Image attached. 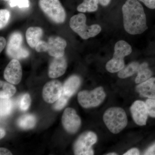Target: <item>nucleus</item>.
<instances>
[{
  "instance_id": "f257e3e1",
  "label": "nucleus",
  "mask_w": 155,
  "mask_h": 155,
  "mask_svg": "<svg viewBox=\"0 0 155 155\" xmlns=\"http://www.w3.org/2000/svg\"><path fill=\"white\" fill-rule=\"evenodd\" d=\"M125 30L131 35L141 34L147 29L144 9L138 0H126L122 7Z\"/></svg>"
},
{
  "instance_id": "f03ea898",
  "label": "nucleus",
  "mask_w": 155,
  "mask_h": 155,
  "mask_svg": "<svg viewBox=\"0 0 155 155\" xmlns=\"http://www.w3.org/2000/svg\"><path fill=\"white\" fill-rule=\"evenodd\" d=\"M103 120L108 129L114 134L120 133L127 124V116L125 110L118 107L107 109L104 114Z\"/></svg>"
},
{
  "instance_id": "7ed1b4c3",
  "label": "nucleus",
  "mask_w": 155,
  "mask_h": 155,
  "mask_svg": "<svg viewBox=\"0 0 155 155\" xmlns=\"http://www.w3.org/2000/svg\"><path fill=\"white\" fill-rule=\"evenodd\" d=\"M131 46L127 42L120 40L116 43L114 47L113 57L106 65L108 72L114 73L119 72L125 66L124 58L132 52Z\"/></svg>"
},
{
  "instance_id": "20e7f679",
  "label": "nucleus",
  "mask_w": 155,
  "mask_h": 155,
  "mask_svg": "<svg viewBox=\"0 0 155 155\" xmlns=\"http://www.w3.org/2000/svg\"><path fill=\"white\" fill-rule=\"evenodd\" d=\"M86 22V16L80 13L71 17L69 26L74 32L85 40L97 36L101 31L102 28L99 25L94 24L88 26Z\"/></svg>"
},
{
  "instance_id": "39448f33",
  "label": "nucleus",
  "mask_w": 155,
  "mask_h": 155,
  "mask_svg": "<svg viewBox=\"0 0 155 155\" xmlns=\"http://www.w3.org/2000/svg\"><path fill=\"white\" fill-rule=\"evenodd\" d=\"M39 6L44 14L56 23H62L66 18V11L59 0H39Z\"/></svg>"
},
{
  "instance_id": "423d86ee",
  "label": "nucleus",
  "mask_w": 155,
  "mask_h": 155,
  "mask_svg": "<svg viewBox=\"0 0 155 155\" xmlns=\"http://www.w3.org/2000/svg\"><path fill=\"white\" fill-rule=\"evenodd\" d=\"M106 94L102 87H97L91 91H83L78 95V100L84 108L94 107L101 105L104 101Z\"/></svg>"
},
{
  "instance_id": "0eeeda50",
  "label": "nucleus",
  "mask_w": 155,
  "mask_h": 155,
  "mask_svg": "<svg viewBox=\"0 0 155 155\" xmlns=\"http://www.w3.org/2000/svg\"><path fill=\"white\" fill-rule=\"evenodd\" d=\"M23 38L19 32H15L10 36L7 45L6 52L10 58L15 59H21L28 57L29 53L28 50L22 46Z\"/></svg>"
},
{
  "instance_id": "6e6552de",
  "label": "nucleus",
  "mask_w": 155,
  "mask_h": 155,
  "mask_svg": "<svg viewBox=\"0 0 155 155\" xmlns=\"http://www.w3.org/2000/svg\"><path fill=\"white\" fill-rule=\"evenodd\" d=\"M97 137L94 132L87 131L81 134L74 145V152L76 155L94 154L92 147L97 142Z\"/></svg>"
},
{
  "instance_id": "1a4fd4ad",
  "label": "nucleus",
  "mask_w": 155,
  "mask_h": 155,
  "mask_svg": "<svg viewBox=\"0 0 155 155\" xmlns=\"http://www.w3.org/2000/svg\"><path fill=\"white\" fill-rule=\"evenodd\" d=\"M62 122L65 130L69 133H76L81 125V120L76 111L72 108H67L64 110Z\"/></svg>"
},
{
  "instance_id": "9d476101",
  "label": "nucleus",
  "mask_w": 155,
  "mask_h": 155,
  "mask_svg": "<svg viewBox=\"0 0 155 155\" xmlns=\"http://www.w3.org/2000/svg\"><path fill=\"white\" fill-rule=\"evenodd\" d=\"M63 86L58 80L49 81L43 89L42 97L47 103L52 104L56 102L63 93Z\"/></svg>"
},
{
  "instance_id": "9b49d317",
  "label": "nucleus",
  "mask_w": 155,
  "mask_h": 155,
  "mask_svg": "<svg viewBox=\"0 0 155 155\" xmlns=\"http://www.w3.org/2000/svg\"><path fill=\"white\" fill-rule=\"evenodd\" d=\"M22 77V69L19 61L13 59L9 63L4 71V78L9 83L18 84Z\"/></svg>"
},
{
  "instance_id": "f8f14e48",
  "label": "nucleus",
  "mask_w": 155,
  "mask_h": 155,
  "mask_svg": "<svg viewBox=\"0 0 155 155\" xmlns=\"http://www.w3.org/2000/svg\"><path fill=\"white\" fill-rule=\"evenodd\" d=\"M130 111L134 121L137 125H146L148 114L145 103L141 101H135L130 107Z\"/></svg>"
},
{
  "instance_id": "ddd939ff",
  "label": "nucleus",
  "mask_w": 155,
  "mask_h": 155,
  "mask_svg": "<svg viewBox=\"0 0 155 155\" xmlns=\"http://www.w3.org/2000/svg\"><path fill=\"white\" fill-rule=\"evenodd\" d=\"M48 48L47 51L52 57H61L64 56L67 43L64 38L59 36H51L48 42Z\"/></svg>"
},
{
  "instance_id": "4468645a",
  "label": "nucleus",
  "mask_w": 155,
  "mask_h": 155,
  "mask_svg": "<svg viewBox=\"0 0 155 155\" xmlns=\"http://www.w3.org/2000/svg\"><path fill=\"white\" fill-rule=\"evenodd\" d=\"M67 59L64 56L55 57L50 64L48 75L52 78H57L64 75L67 70Z\"/></svg>"
},
{
  "instance_id": "2eb2a0df",
  "label": "nucleus",
  "mask_w": 155,
  "mask_h": 155,
  "mask_svg": "<svg viewBox=\"0 0 155 155\" xmlns=\"http://www.w3.org/2000/svg\"><path fill=\"white\" fill-rule=\"evenodd\" d=\"M136 90L141 96L155 99V78H150L144 82L139 84Z\"/></svg>"
},
{
  "instance_id": "dca6fc26",
  "label": "nucleus",
  "mask_w": 155,
  "mask_h": 155,
  "mask_svg": "<svg viewBox=\"0 0 155 155\" xmlns=\"http://www.w3.org/2000/svg\"><path fill=\"white\" fill-rule=\"evenodd\" d=\"M81 83L80 78L73 75L69 78L63 85V92L67 96L71 97L75 94Z\"/></svg>"
},
{
  "instance_id": "f3484780",
  "label": "nucleus",
  "mask_w": 155,
  "mask_h": 155,
  "mask_svg": "<svg viewBox=\"0 0 155 155\" xmlns=\"http://www.w3.org/2000/svg\"><path fill=\"white\" fill-rule=\"evenodd\" d=\"M43 31L38 27H31L28 28L25 33L26 41L29 46L35 48L38 42L41 41Z\"/></svg>"
},
{
  "instance_id": "a211bd4d",
  "label": "nucleus",
  "mask_w": 155,
  "mask_h": 155,
  "mask_svg": "<svg viewBox=\"0 0 155 155\" xmlns=\"http://www.w3.org/2000/svg\"><path fill=\"white\" fill-rule=\"evenodd\" d=\"M137 74L135 82L139 84L150 78L153 75V72L149 68L147 63L144 62L140 65Z\"/></svg>"
},
{
  "instance_id": "6ab92c4d",
  "label": "nucleus",
  "mask_w": 155,
  "mask_h": 155,
  "mask_svg": "<svg viewBox=\"0 0 155 155\" xmlns=\"http://www.w3.org/2000/svg\"><path fill=\"white\" fill-rule=\"evenodd\" d=\"M36 123V117L32 114L23 115L19 117L17 121L19 127L24 130L31 129L34 127Z\"/></svg>"
},
{
  "instance_id": "aec40b11",
  "label": "nucleus",
  "mask_w": 155,
  "mask_h": 155,
  "mask_svg": "<svg viewBox=\"0 0 155 155\" xmlns=\"http://www.w3.org/2000/svg\"><path fill=\"white\" fill-rule=\"evenodd\" d=\"M140 64L137 62H133L125 66L118 72V77L120 78H127L137 73Z\"/></svg>"
},
{
  "instance_id": "412c9836",
  "label": "nucleus",
  "mask_w": 155,
  "mask_h": 155,
  "mask_svg": "<svg viewBox=\"0 0 155 155\" xmlns=\"http://www.w3.org/2000/svg\"><path fill=\"white\" fill-rule=\"evenodd\" d=\"M98 0H84L77 8V11L82 13L93 12L98 8Z\"/></svg>"
},
{
  "instance_id": "4be33fe9",
  "label": "nucleus",
  "mask_w": 155,
  "mask_h": 155,
  "mask_svg": "<svg viewBox=\"0 0 155 155\" xmlns=\"http://www.w3.org/2000/svg\"><path fill=\"white\" fill-rule=\"evenodd\" d=\"M11 83L1 81H0V98H10L16 92V88Z\"/></svg>"
},
{
  "instance_id": "5701e85b",
  "label": "nucleus",
  "mask_w": 155,
  "mask_h": 155,
  "mask_svg": "<svg viewBox=\"0 0 155 155\" xmlns=\"http://www.w3.org/2000/svg\"><path fill=\"white\" fill-rule=\"evenodd\" d=\"M13 104L10 98H1L0 100V114L1 117L8 116L12 110Z\"/></svg>"
},
{
  "instance_id": "b1692460",
  "label": "nucleus",
  "mask_w": 155,
  "mask_h": 155,
  "mask_svg": "<svg viewBox=\"0 0 155 155\" xmlns=\"http://www.w3.org/2000/svg\"><path fill=\"white\" fill-rule=\"evenodd\" d=\"M31 98L30 95L26 93L22 95L19 101V109L22 111H25L30 107Z\"/></svg>"
},
{
  "instance_id": "393cba45",
  "label": "nucleus",
  "mask_w": 155,
  "mask_h": 155,
  "mask_svg": "<svg viewBox=\"0 0 155 155\" xmlns=\"http://www.w3.org/2000/svg\"><path fill=\"white\" fill-rule=\"evenodd\" d=\"M69 97L67 96L63 92L61 97L57 101L54 106V109L56 110H62L68 103Z\"/></svg>"
},
{
  "instance_id": "a878e982",
  "label": "nucleus",
  "mask_w": 155,
  "mask_h": 155,
  "mask_svg": "<svg viewBox=\"0 0 155 155\" xmlns=\"http://www.w3.org/2000/svg\"><path fill=\"white\" fill-rule=\"evenodd\" d=\"M10 13L7 9L0 10V28L2 29L8 24L10 19Z\"/></svg>"
},
{
  "instance_id": "bb28decb",
  "label": "nucleus",
  "mask_w": 155,
  "mask_h": 155,
  "mask_svg": "<svg viewBox=\"0 0 155 155\" xmlns=\"http://www.w3.org/2000/svg\"><path fill=\"white\" fill-rule=\"evenodd\" d=\"M145 104L148 115L153 118H155V99H148Z\"/></svg>"
},
{
  "instance_id": "cd10ccee",
  "label": "nucleus",
  "mask_w": 155,
  "mask_h": 155,
  "mask_svg": "<svg viewBox=\"0 0 155 155\" xmlns=\"http://www.w3.org/2000/svg\"><path fill=\"white\" fill-rule=\"evenodd\" d=\"M9 5L11 7L18 6L20 8H28L30 6L29 0H9Z\"/></svg>"
},
{
  "instance_id": "c85d7f7f",
  "label": "nucleus",
  "mask_w": 155,
  "mask_h": 155,
  "mask_svg": "<svg viewBox=\"0 0 155 155\" xmlns=\"http://www.w3.org/2000/svg\"><path fill=\"white\" fill-rule=\"evenodd\" d=\"M35 50L38 52L47 51L48 45V42L42 40L40 41L35 47Z\"/></svg>"
},
{
  "instance_id": "c756f323",
  "label": "nucleus",
  "mask_w": 155,
  "mask_h": 155,
  "mask_svg": "<svg viewBox=\"0 0 155 155\" xmlns=\"http://www.w3.org/2000/svg\"><path fill=\"white\" fill-rule=\"evenodd\" d=\"M149 8L155 9V0H139Z\"/></svg>"
},
{
  "instance_id": "7c9ffc66",
  "label": "nucleus",
  "mask_w": 155,
  "mask_h": 155,
  "mask_svg": "<svg viewBox=\"0 0 155 155\" xmlns=\"http://www.w3.org/2000/svg\"><path fill=\"white\" fill-rule=\"evenodd\" d=\"M144 155H155V143L146 150L145 152Z\"/></svg>"
},
{
  "instance_id": "2f4dec72",
  "label": "nucleus",
  "mask_w": 155,
  "mask_h": 155,
  "mask_svg": "<svg viewBox=\"0 0 155 155\" xmlns=\"http://www.w3.org/2000/svg\"><path fill=\"white\" fill-rule=\"evenodd\" d=\"M140 154L139 150L137 148H132L127 151L124 155H138Z\"/></svg>"
},
{
  "instance_id": "473e14b6",
  "label": "nucleus",
  "mask_w": 155,
  "mask_h": 155,
  "mask_svg": "<svg viewBox=\"0 0 155 155\" xmlns=\"http://www.w3.org/2000/svg\"><path fill=\"white\" fill-rule=\"evenodd\" d=\"M0 51H2L4 49V48L5 47L6 45V41L5 39L3 37L1 36L0 37Z\"/></svg>"
},
{
  "instance_id": "72a5a7b5",
  "label": "nucleus",
  "mask_w": 155,
  "mask_h": 155,
  "mask_svg": "<svg viewBox=\"0 0 155 155\" xmlns=\"http://www.w3.org/2000/svg\"><path fill=\"white\" fill-rule=\"evenodd\" d=\"M0 155H12V153L8 150L5 148L1 147L0 148Z\"/></svg>"
},
{
  "instance_id": "f704fd0d",
  "label": "nucleus",
  "mask_w": 155,
  "mask_h": 155,
  "mask_svg": "<svg viewBox=\"0 0 155 155\" xmlns=\"http://www.w3.org/2000/svg\"><path fill=\"white\" fill-rule=\"evenodd\" d=\"M98 1L101 5L106 7L110 4L111 0H98Z\"/></svg>"
},
{
  "instance_id": "c9c22d12",
  "label": "nucleus",
  "mask_w": 155,
  "mask_h": 155,
  "mask_svg": "<svg viewBox=\"0 0 155 155\" xmlns=\"http://www.w3.org/2000/svg\"><path fill=\"white\" fill-rule=\"evenodd\" d=\"M5 135V131L3 128H1V129H0V138H2Z\"/></svg>"
},
{
  "instance_id": "e433bc0d",
  "label": "nucleus",
  "mask_w": 155,
  "mask_h": 155,
  "mask_svg": "<svg viewBox=\"0 0 155 155\" xmlns=\"http://www.w3.org/2000/svg\"><path fill=\"white\" fill-rule=\"evenodd\" d=\"M107 155H117V154L116 153H109L107 154Z\"/></svg>"
},
{
  "instance_id": "4c0bfd02",
  "label": "nucleus",
  "mask_w": 155,
  "mask_h": 155,
  "mask_svg": "<svg viewBox=\"0 0 155 155\" xmlns=\"http://www.w3.org/2000/svg\"><path fill=\"white\" fill-rule=\"evenodd\" d=\"M5 1H9V0H5Z\"/></svg>"
}]
</instances>
